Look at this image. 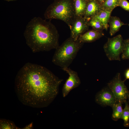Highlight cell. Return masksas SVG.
Masks as SVG:
<instances>
[{"label":"cell","mask_w":129,"mask_h":129,"mask_svg":"<svg viewBox=\"0 0 129 129\" xmlns=\"http://www.w3.org/2000/svg\"><path fill=\"white\" fill-rule=\"evenodd\" d=\"M4 0L9 2V1H16L17 0Z\"/></svg>","instance_id":"obj_25"},{"label":"cell","mask_w":129,"mask_h":129,"mask_svg":"<svg viewBox=\"0 0 129 129\" xmlns=\"http://www.w3.org/2000/svg\"><path fill=\"white\" fill-rule=\"evenodd\" d=\"M125 80H121L120 74L118 73L107 84L108 87L113 94L117 102H120L122 104L125 103L129 97V92L124 84Z\"/></svg>","instance_id":"obj_6"},{"label":"cell","mask_w":129,"mask_h":129,"mask_svg":"<svg viewBox=\"0 0 129 129\" xmlns=\"http://www.w3.org/2000/svg\"><path fill=\"white\" fill-rule=\"evenodd\" d=\"M50 21L35 17L26 25L24 36L33 52L49 51L59 46L58 31Z\"/></svg>","instance_id":"obj_2"},{"label":"cell","mask_w":129,"mask_h":129,"mask_svg":"<svg viewBox=\"0 0 129 129\" xmlns=\"http://www.w3.org/2000/svg\"><path fill=\"white\" fill-rule=\"evenodd\" d=\"M63 81L45 67L27 63L17 74L15 90L23 104L43 108L48 106L55 99Z\"/></svg>","instance_id":"obj_1"},{"label":"cell","mask_w":129,"mask_h":129,"mask_svg":"<svg viewBox=\"0 0 129 129\" xmlns=\"http://www.w3.org/2000/svg\"><path fill=\"white\" fill-rule=\"evenodd\" d=\"M89 26L91 27L93 29L99 31H102L104 29L102 23L97 19L92 18L88 21Z\"/></svg>","instance_id":"obj_17"},{"label":"cell","mask_w":129,"mask_h":129,"mask_svg":"<svg viewBox=\"0 0 129 129\" xmlns=\"http://www.w3.org/2000/svg\"><path fill=\"white\" fill-rule=\"evenodd\" d=\"M87 0V1H89V0Z\"/></svg>","instance_id":"obj_27"},{"label":"cell","mask_w":129,"mask_h":129,"mask_svg":"<svg viewBox=\"0 0 129 129\" xmlns=\"http://www.w3.org/2000/svg\"><path fill=\"white\" fill-rule=\"evenodd\" d=\"M101 10V5L97 0H89L83 17L89 21Z\"/></svg>","instance_id":"obj_10"},{"label":"cell","mask_w":129,"mask_h":129,"mask_svg":"<svg viewBox=\"0 0 129 129\" xmlns=\"http://www.w3.org/2000/svg\"><path fill=\"white\" fill-rule=\"evenodd\" d=\"M129 99V98H128Z\"/></svg>","instance_id":"obj_26"},{"label":"cell","mask_w":129,"mask_h":129,"mask_svg":"<svg viewBox=\"0 0 129 129\" xmlns=\"http://www.w3.org/2000/svg\"><path fill=\"white\" fill-rule=\"evenodd\" d=\"M120 0H106L101 5L102 9L112 11L116 7L119 6Z\"/></svg>","instance_id":"obj_16"},{"label":"cell","mask_w":129,"mask_h":129,"mask_svg":"<svg viewBox=\"0 0 129 129\" xmlns=\"http://www.w3.org/2000/svg\"><path fill=\"white\" fill-rule=\"evenodd\" d=\"M125 79H129V68L127 69L125 73Z\"/></svg>","instance_id":"obj_22"},{"label":"cell","mask_w":129,"mask_h":129,"mask_svg":"<svg viewBox=\"0 0 129 129\" xmlns=\"http://www.w3.org/2000/svg\"><path fill=\"white\" fill-rule=\"evenodd\" d=\"M69 75V77L64 84L62 90L63 97H65L73 89L78 87L81 83V80L77 72L68 68L64 69Z\"/></svg>","instance_id":"obj_8"},{"label":"cell","mask_w":129,"mask_h":129,"mask_svg":"<svg viewBox=\"0 0 129 129\" xmlns=\"http://www.w3.org/2000/svg\"><path fill=\"white\" fill-rule=\"evenodd\" d=\"M124 40L119 34L112 38H108L103 46L107 57L109 60L120 61V55L124 50Z\"/></svg>","instance_id":"obj_5"},{"label":"cell","mask_w":129,"mask_h":129,"mask_svg":"<svg viewBox=\"0 0 129 129\" xmlns=\"http://www.w3.org/2000/svg\"><path fill=\"white\" fill-rule=\"evenodd\" d=\"M109 34L112 36L119 31L121 27L125 24L120 19L116 16H110L109 21Z\"/></svg>","instance_id":"obj_14"},{"label":"cell","mask_w":129,"mask_h":129,"mask_svg":"<svg viewBox=\"0 0 129 129\" xmlns=\"http://www.w3.org/2000/svg\"><path fill=\"white\" fill-rule=\"evenodd\" d=\"M112 11L102 9L92 18H95L100 22L103 25L104 29L107 30L109 27V21Z\"/></svg>","instance_id":"obj_13"},{"label":"cell","mask_w":129,"mask_h":129,"mask_svg":"<svg viewBox=\"0 0 129 129\" xmlns=\"http://www.w3.org/2000/svg\"><path fill=\"white\" fill-rule=\"evenodd\" d=\"M102 31H99L94 29L87 31L80 36L78 38L81 42L90 43L94 42L104 36Z\"/></svg>","instance_id":"obj_11"},{"label":"cell","mask_w":129,"mask_h":129,"mask_svg":"<svg viewBox=\"0 0 129 129\" xmlns=\"http://www.w3.org/2000/svg\"><path fill=\"white\" fill-rule=\"evenodd\" d=\"M128 98H129V97Z\"/></svg>","instance_id":"obj_29"},{"label":"cell","mask_w":129,"mask_h":129,"mask_svg":"<svg viewBox=\"0 0 129 129\" xmlns=\"http://www.w3.org/2000/svg\"><path fill=\"white\" fill-rule=\"evenodd\" d=\"M128 25H129V24H128Z\"/></svg>","instance_id":"obj_28"},{"label":"cell","mask_w":129,"mask_h":129,"mask_svg":"<svg viewBox=\"0 0 129 129\" xmlns=\"http://www.w3.org/2000/svg\"><path fill=\"white\" fill-rule=\"evenodd\" d=\"M124 48L121 56L123 59H129V38L124 40Z\"/></svg>","instance_id":"obj_20"},{"label":"cell","mask_w":129,"mask_h":129,"mask_svg":"<svg viewBox=\"0 0 129 129\" xmlns=\"http://www.w3.org/2000/svg\"><path fill=\"white\" fill-rule=\"evenodd\" d=\"M98 2L101 5L106 0H97Z\"/></svg>","instance_id":"obj_24"},{"label":"cell","mask_w":129,"mask_h":129,"mask_svg":"<svg viewBox=\"0 0 129 129\" xmlns=\"http://www.w3.org/2000/svg\"><path fill=\"white\" fill-rule=\"evenodd\" d=\"M32 123H31L30 124L27 125L23 129H31L32 127Z\"/></svg>","instance_id":"obj_23"},{"label":"cell","mask_w":129,"mask_h":129,"mask_svg":"<svg viewBox=\"0 0 129 129\" xmlns=\"http://www.w3.org/2000/svg\"><path fill=\"white\" fill-rule=\"evenodd\" d=\"M89 21L83 17H75L71 24L70 37L76 40L87 31L89 27Z\"/></svg>","instance_id":"obj_7"},{"label":"cell","mask_w":129,"mask_h":129,"mask_svg":"<svg viewBox=\"0 0 129 129\" xmlns=\"http://www.w3.org/2000/svg\"><path fill=\"white\" fill-rule=\"evenodd\" d=\"M0 129H19L12 122L4 119H0Z\"/></svg>","instance_id":"obj_19"},{"label":"cell","mask_w":129,"mask_h":129,"mask_svg":"<svg viewBox=\"0 0 129 129\" xmlns=\"http://www.w3.org/2000/svg\"><path fill=\"white\" fill-rule=\"evenodd\" d=\"M88 1L73 0L75 17H83Z\"/></svg>","instance_id":"obj_12"},{"label":"cell","mask_w":129,"mask_h":129,"mask_svg":"<svg viewBox=\"0 0 129 129\" xmlns=\"http://www.w3.org/2000/svg\"><path fill=\"white\" fill-rule=\"evenodd\" d=\"M96 103L103 107L112 106L117 102L113 92L108 87L102 89L95 97Z\"/></svg>","instance_id":"obj_9"},{"label":"cell","mask_w":129,"mask_h":129,"mask_svg":"<svg viewBox=\"0 0 129 129\" xmlns=\"http://www.w3.org/2000/svg\"><path fill=\"white\" fill-rule=\"evenodd\" d=\"M122 104L120 102H117L112 107L113 111L112 118L114 121H117L122 118L123 111Z\"/></svg>","instance_id":"obj_15"},{"label":"cell","mask_w":129,"mask_h":129,"mask_svg":"<svg viewBox=\"0 0 129 129\" xmlns=\"http://www.w3.org/2000/svg\"><path fill=\"white\" fill-rule=\"evenodd\" d=\"M83 44L78 39L75 40L70 37L55 49L53 63L63 70L69 68Z\"/></svg>","instance_id":"obj_3"},{"label":"cell","mask_w":129,"mask_h":129,"mask_svg":"<svg viewBox=\"0 0 129 129\" xmlns=\"http://www.w3.org/2000/svg\"><path fill=\"white\" fill-rule=\"evenodd\" d=\"M119 6L126 11H129V2L126 0H120Z\"/></svg>","instance_id":"obj_21"},{"label":"cell","mask_w":129,"mask_h":129,"mask_svg":"<svg viewBox=\"0 0 129 129\" xmlns=\"http://www.w3.org/2000/svg\"><path fill=\"white\" fill-rule=\"evenodd\" d=\"M125 103V106L123 109L121 119L124 120V126L128 127L129 126V105L127 101Z\"/></svg>","instance_id":"obj_18"},{"label":"cell","mask_w":129,"mask_h":129,"mask_svg":"<svg viewBox=\"0 0 129 129\" xmlns=\"http://www.w3.org/2000/svg\"><path fill=\"white\" fill-rule=\"evenodd\" d=\"M44 16L50 21L56 19L63 21L70 28L75 17L73 0H54L47 8Z\"/></svg>","instance_id":"obj_4"}]
</instances>
